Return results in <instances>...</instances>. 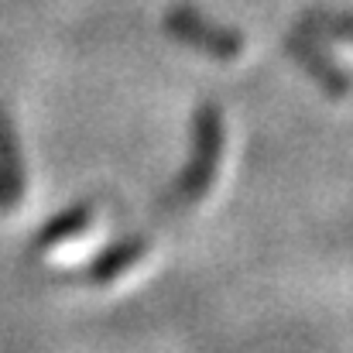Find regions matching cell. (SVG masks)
Here are the masks:
<instances>
[{
  "label": "cell",
  "mask_w": 353,
  "mask_h": 353,
  "mask_svg": "<svg viewBox=\"0 0 353 353\" xmlns=\"http://www.w3.org/2000/svg\"><path fill=\"white\" fill-rule=\"evenodd\" d=\"M220 148H223L220 114H216V107H203V114H199V134H196V161L179 179V189L189 199H203L210 192V182L216 175V165H220Z\"/></svg>",
  "instance_id": "6da1fadb"
},
{
  "label": "cell",
  "mask_w": 353,
  "mask_h": 353,
  "mask_svg": "<svg viewBox=\"0 0 353 353\" xmlns=\"http://www.w3.org/2000/svg\"><path fill=\"white\" fill-rule=\"evenodd\" d=\"M168 31L182 41H192L199 52L216 55V59H236L243 52V38H236L234 31H223V28H210L189 7H179V10L168 14Z\"/></svg>",
  "instance_id": "7a4b0ae2"
},
{
  "label": "cell",
  "mask_w": 353,
  "mask_h": 353,
  "mask_svg": "<svg viewBox=\"0 0 353 353\" xmlns=\"http://www.w3.org/2000/svg\"><path fill=\"white\" fill-rule=\"evenodd\" d=\"M90 223H93V213H90V206L69 210V216H62L59 223H52V227L41 234V247H62V243L86 240V234H90Z\"/></svg>",
  "instance_id": "3957f363"
},
{
  "label": "cell",
  "mask_w": 353,
  "mask_h": 353,
  "mask_svg": "<svg viewBox=\"0 0 353 353\" xmlns=\"http://www.w3.org/2000/svg\"><path fill=\"white\" fill-rule=\"evenodd\" d=\"M148 254V243L144 240H134V243H120L117 250H110L100 264H97V271H93V278L97 281H114L117 274H123V271H130L141 257Z\"/></svg>",
  "instance_id": "277c9868"
},
{
  "label": "cell",
  "mask_w": 353,
  "mask_h": 353,
  "mask_svg": "<svg viewBox=\"0 0 353 353\" xmlns=\"http://www.w3.org/2000/svg\"><path fill=\"white\" fill-rule=\"evenodd\" d=\"M292 52H295V55H299V59L316 72V79H323L333 93H347V79H340V72L333 69V62H326V59L312 55V52H309V45H295V41H292Z\"/></svg>",
  "instance_id": "5b68a950"
}]
</instances>
